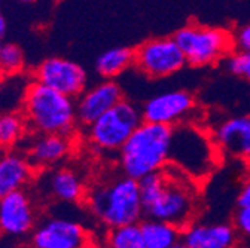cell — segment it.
I'll use <instances>...</instances> for the list:
<instances>
[{
	"label": "cell",
	"mask_w": 250,
	"mask_h": 248,
	"mask_svg": "<svg viewBox=\"0 0 250 248\" xmlns=\"http://www.w3.org/2000/svg\"><path fill=\"white\" fill-rule=\"evenodd\" d=\"M142 122V109L124 98L89 123L86 127V140L94 150L102 154H118Z\"/></svg>",
	"instance_id": "8992f818"
},
{
	"label": "cell",
	"mask_w": 250,
	"mask_h": 248,
	"mask_svg": "<svg viewBox=\"0 0 250 248\" xmlns=\"http://www.w3.org/2000/svg\"><path fill=\"white\" fill-rule=\"evenodd\" d=\"M224 61L227 70L231 75L238 76L250 83V52L234 49Z\"/></svg>",
	"instance_id": "cb8c5ba5"
},
{
	"label": "cell",
	"mask_w": 250,
	"mask_h": 248,
	"mask_svg": "<svg viewBox=\"0 0 250 248\" xmlns=\"http://www.w3.org/2000/svg\"><path fill=\"white\" fill-rule=\"evenodd\" d=\"M24 51L15 43H2L0 49V69L3 76H14L24 70Z\"/></svg>",
	"instance_id": "603a6c76"
},
{
	"label": "cell",
	"mask_w": 250,
	"mask_h": 248,
	"mask_svg": "<svg viewBox=\"0 0 250 248\" xmlns=\"http://www.w3.org/2000/svg\"><path fill=\"white\" fill-rule=\"evenodd\" d=\"M195 180L173 165L139 180L145 217L171 223L180 229L195 222L198 192Z\"/></svg>",
	"instance_id": "6da1fadb"
},
{
	"label": "cell",
	"mask_w": 250,
	"mask_h": 248,
	"mask_svg": "<svg viewBox=\"0 0 250 248\" xmlns=\"http://www.w3.org/2000/svg\"><path fill=\"white\" fill-rule=\"evenodd\" d=\"M43 189L49 198L61 204H79L85 201L88 192L82 175L69 167H60L46 172Z\"/></svg>",
	"instance_id": "ac0fdd59"
},
{
	"label": "cell",
	"mask_w": 250,
	"mask_h": 248,
	"mask_svg": "<svg viewBox=\"0 0 250 248\" xmlns=\"http://www.w3.org/2000/svg\"><path fill=\"white\" fill-rule=\"evenodd\" d=\"M232 36H234L235 51L250 52V22L238 27L235 32H232Z\"/></svg>",
	"instance_id": "484cf974"
},
{
	"label": "cell",
	"mask_w": 250,
	"mask_h": 248,
	"mask_svg": "<svg viewBox=\"0 0 250 248\" xmlns=\"http://www.w3.org/2000/svg\"><path fill=\"white\" fill-rule=\"evenodd\" d=\"M35 80L60 91L72 98H78L86 89L88 75L82 66L62 57L43 59L33 73Z\"/></svg>",
	"instance_id": "7c38bea8"
},
{
	"label": "cell",
	"mask_w": 250,
	"mask_h": 248,
	"mask_svg": "<svg viewBox=\"0 0 250 248\" xmlns=\"http://www.w3.org/2000/svg\"><path fill=\"white\" fill-rule=\"evenodd\" d=\"M241 205H250V177H247L241 188L238 191V196H237V207Z\"/></svg>",
	"instance_id": "4316f807"
},
{
	"label": "cell",
	"mask_w": 250,
	"mask_h": 248,
	"mask_svg": "<svg viewBox=\"0 0 250 248\" xmlns=\"http://www.w3.org/2000/svg\"><path fill=\"white\" fill-rule=\"evenodd\" d=\"M0 49H2V40H0ZM3 77V73H2V69H0V80Z\"/></svg>",
	"instance_id": "f546056e"
},
{
	"label": "cell",
	"mask_w": 250,
	"mask_h": 248,
	"mask_svg": "<svg viewBox=\"0 0 250 248\" xmlns=\"http://www.w3.org/2000/svg\"><path fill=\"white\" fill-rule=\"evenodd\" d=\"M188 66L186 57L174 38H155L134 49V66L149 79H164Z\"/></svg>",
	"instance_id": "ba28073f"
},
{
	"label": "cell",
	"mask_w": 250,
	"mask_h": 248,
	"mask_svg": "<svg viewBox=\"0 0 250 248\" xmlns=\"http://www.w3.org/2000/svg\"><path fill=\"white\" fill-rule=\"evenodd\" d=\"M211 135L221 156H228L250 165V116L224 119L214 127Z\"/></svg>",
	"instance_id": "5bb4252c"
},
{
	"label": "cell",
	"mask_w": 250,
	"mask_h": 248,
	"mask_svg": "<svg viewBox=\"0 0 250 248\" xmlns=\"http://www.w3.org/2000/svg\"><path fill=\"white\" fill-rule=\"evenodd\" d=\"M89 241L88 229L66 217H46L38 222L30 235V245L35 248H83Z\"/></svg>",
	"instance_id": "9c48e42d"
},
{
	"label": "cell",
	"mask_w": 250,
	"mask_h": 248,
	"mask_svg": "<svg viewBox=\"0 0 250 248\" xmlns=\"http://www.w3.org/2000/svg\"><path fill=\"white\" fill-rule=\"evenodd\" d=\"M36 171L25 153L12 149L0 153V198L25 189L35 181Z\"/></svg>",
	"instance_id": "e0dca14e"
},
{
	"label": "cell",
	"mask_w": 250,
	"mask_h": 248,
	"mask_svg": "<svg viewBox=\"0 0 250 248\" xmlns=\"http://www.w3.org/2000/svg\"><path fill=\"white\" fill-rule=\"evenodd\" d=\"M2 150H3V149H2V147H0V153H2Z\"/></svg>",
	"instance_id": "4dcf8cb0"
},
{
	"label": "cell",
	"mask_w": 250,
	"mask_h": 248,
	"mask_svg": "<svg viewBox=\"0 0 250 248\" xmlns=\"http://www.w3.org/2000/svg\"><path fill=\"white\" fill-rule=\"evenodd\" d=\"M173 127L143 120L118 153L121 172L140 180L168 165Z\"/></svg>",
	"instance_id": "277c9868"
},
{
	"label": "cell",
	"mask_w": 250,
	"mask_h": 248,
	"mask_svg": "<svg viewBox=\"0 0 250 248\" xmlns=\"http://www.w3.org/2000/svg\"><path fill=\"white\" fill-rule=\"evenodd\" d=\"M240 236L229 223H198L192 222L182 229L180 247L185 248H231Z\"/></svg>",
	"instance_id": "9a60e30c"
},
{
	"label": "cell",
	"mask_w": 250,
	"mask_h": 248,
	"mask_svg": "<svg viewBox=\"0 0 250 248\" xmlns=\"http://www.w3.org/2000/svg\"><path fill=\"white\" fill-rule=\"evenodd\" d=\"M145 248H177L182 242V229L156 219L145 217L140 222Z\"/></svg>",
	"instance_id": "d6986e66"
},
{
	"label": "cell",
	"mask_w": 250,
	"mask_h": 248,
	"mask_svg": "<svg viewBox=\"0 0 250 248\" xmlns=\"http://www.w3.org/2000/svg\"><path fill=\"white\" fill-rule=\"evenodd\" d=\"M143 120L176 127L188 122L197 109L195 97L185 89L166 91L145 101L140 107Z\"/></svg>",
	"instance_id": "8fae6325"
},
{
	"label": "cell",
	"mask_w": 250,
	"mask_h": 248,
	"mask_svg": "<svg viewBox=\"0 0 250 248\" xmlns=\"http://www.w3.org/2000/svg\"><path fill=\"white\" fill-rule=\"evenodd\" d=\"M73 143L64 134H35L27 144L25 154L36 170L60 165L72 153Z\"/></svg>",
	"instance_id": "2e32d148"
},
{
	"label": "cell",
	"mask_w": 250,
	"mask_h": 248,
	"mask_svg": "<svg viewBox=\"0 0 250 248\" xmlns=\"http://www.w3.org/2000/svg\"><path fill=\"white\" fill-rule=\"evenodd\" d=\"M124 98V89L115 79H103L94 86L86 88L76 98L78 123L88 127Z\"/></svg>",
	"instance_id": "4fadbf2b"
},
{
	"label": "cell",
	"mask_w": 250,
	"mask_h": 248,
	"mask_svg": "<svg viewBox=\"0 0 250 248\" xmlns=\"http://www.w3.org/2000/svg\"><path fill=\"white\" fill-rule=\"evenodd\" d=\"M18 2H22V3H35L36 0H18Z\"/></svg>",
	"instance_id": "f1b7e54d"
},
{
	"label": "cell",
	"mask_w": 250,
	"mask_h": 248,
	"mask_svg": "<svg viewBox=\"0 0 250 248\" xmlns=\"http://www.w3.org/2000/svg\"><path fill=\"white\" fill-rule=\"evenodd\" d=\"M22 114L31 134L70 135L78 125L76 98L61 94L38 80L25 88Z\"/></svg>",
	"instance_id": "3957f363"
},
{
	"label": "cell",
	"mask_w": 250,
	"mask_h": 248,
	"mask_svg": "<svg viewBox=\"0 0 250 248\" xmlns=\"http://www.w3.org/2000/svg\"><path fill=\"white\" fill-rule=\"evenodd\" d=\"M106 245L112 248H145L140 223L122 225L107 230Z\"/></svg>",
	"instance_id": "7402d4cb"
},
{
	"label": "cell",
	"mask_w": 250,
	"mask_h": 248,
	"mask_svg": "<svg viewBox=\"0 0 250 248\" xmlns=\"http://www.w3.org/2000/svg\"><path fill=\"white\" fill-rule=\"evenodd\" d=\"M6 19H5V17L0 14V40H2L3 38H5V35H6Z\"/></svg>",
	"instance_id": "83f0119b"
},
{
	"label": "cell",
	"mask_w": 250,
	"mask_h": 248,
	"mask_svg": "<svg viewBox=\"0 0 250 248\" xmlns=\"http://www.w3.org/2000/svg\"><path fill=\"white\" fill-rule=\"evenodd\" d=\"M134 66V49L116 46L104 51L96 61V72L103 79H115Z\"/></svg>",
	"instance_id": "ffe728a7"
},
{
	"label": "cell",
	"mask_w": 250,
	"mask_h": 248,
	"mask_svg": "<svg viewBox=\"0 0 250 248\" xmlns=\"http://www.w3.org/2000/svg\"><path fill=\"white\" fill-rule=\"evenodd\" d=\"M219 152L213 135L191 122L173 127L168 164L197 183L208 177L217 165Z\"/></svg>",
	"instance_id": "5b68a950"
},
{
	"label": "cell",
	"mask_w": 250,
	"mask_h": 248,
	"mask_svg": "<svg viewBox=\"0 0 250 248\" xmlns=\"http://www.w3.org/2000/svg\"><path fill=\"white\" fill-rule=\"evenodd\" d=\"M182 48L188 66L207 67L224 61L235 48L232 32L221 27L188 24L173 36Z\"/></svg>",
	"instance_id": "52a82bcc"
},
{
	"label": "cell",
	"mask_w": 250,
	"mask_h": 248,
	"mask_svg": "<svg viewBox=\"0 0 250 248\" xmlns=\"http://www.w3.org/2000/svg\"><path fill=\"white\" fill-rule=\"evenodd\" d=\"M27 120L22 113L6 112L0 114V147L9 150L22 143L28 133Z\"/></svg>",
	"instance_id": "44dd1931"
},
{
	"label": "cell",
	"mask_w": 250,
	"mask_h": 248,
	"mask_svg": "<svg viewBox=\"0 0 250 248\" xmlns=\"http://www.w3.org/2000/svg\"><path fill=\"white\" fill-rule=\"evenodd\" d=\"M232 225L240 236V239L250 241V205L237 207L234 212Z\"/></svg>",
	"instance_id": "d4e9b609"
},
{
	"label": "cell",
	"mask_w": 250,
	"mask_h": 248,
	"mask_svg": "<svg viewBox=\"0 0 250 248\" xmlns=\"http://www.w3.org/2000/svg\"><path fill=\"white\" fill-rule=\"evenodd\" d=\"M39 219L31 196L22 191L0 198V235L9 239L30 238Z\"/></svg>",
	"instance_id": "30bf717a"
},
{
	"label": "cell",
	"mask_w": 250,
	"mask_h": 248,
	"mask_svg": "<svg viewBox=\"0 0 250 248\" xmlns=\"http://www.w3.org/2000/svg\"><path fill=\"white\" fill-rule=\"evenodd\" d=\"M85 204L103 228L140 223L145 217L139 180L125 174L94 184L86 192Z\"/></svg>",
	"instance_id": "7a4b0ae2"
}]
</instances>
